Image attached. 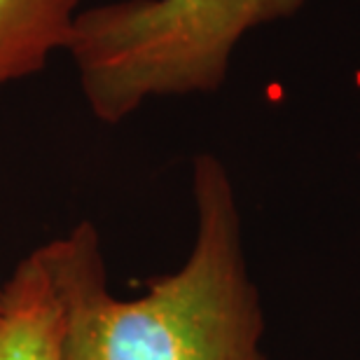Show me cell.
Returning a JSON list of instances; mask_svg holds the SVG:
<instances>
[{
  "instance_id": "5",
  "label": "cell",
  "mask_w": 360,
  "mask_h": 360,
  "mask_svg": "<svg viewBox=\"0 0 360 360\" xmlns=\"http://www.w3.org/2000/svg\"><path fill=\"white\" fill-rule=\"evenodd\" d=\"M0 295H3V283H0Z\"/></svg>"
},
{
  "instance_id": "2",
  "label": "cell",
  "mask_w": 360,
  "mask_h": 360,
  "mask_svg": "<svg viewBox=\"0 0 360 360\" xmlns=\"http://www.w3.org/2000/svg\"><path fill=\"white\" fill-rule=\"evenodd\" d=\"M307 0H115L77 14L68 54L91 115L120 124L150 98L211 94L236 45Z\"/></svg>"
},
{
  "instance_id": "4",
  "label": "cell",
  "mask_w": 360,
  "mask_h": 360,
  "mask_svg": "<svg viewBox=\"0 0 360 360\" xmlns=\"http://www.w3.org/2000/svg\"><path fill=\"white\" fill-rule=\"evenodd\" d=\"M82 0H0V89L68 52Z\"/></svg>"
},
{
  "instance_id": "1",
  "label": "cell",
  "mask_w": 360,
  "mask_h": 360,
  "mask_svg": "<svg viewBox=\"0 0 360 360\" xmlns=\"http://www.w3.org/2000/svg\"><path fill=\"white\" fill-rule=\"evenodd\" d=\"M192 190V253L141 297L110 292L91 222L45 243L66 307L63 360H264V323L243 257L239 208L218 157L194 160Z\"/></svg>"
},
{
  "instance_id": "3",
  "label": "cell",
  "mask_w": 360,
  "mask_h": 360,
  "mask_svg": "<svg viewBox=\"0 0 360 360\" xmlns=\"http://www.w3.org/2000/svg\"><path fill=\"white\" fill-rule=\"evenodd\" d=\"M66 307L45 246L28 253L0 295V360H63Z\"/></svg>"
}]
</instances>
